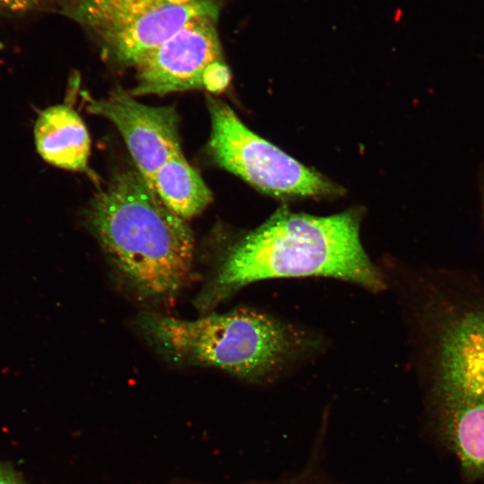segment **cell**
Wrapping results in <instances>:
<instances>
[{"instance_id":"1","label":"cell","mask_w":484,"mask_h":484,"mask_svg":"<svg viewBox=\"0 0 484 484\" xmlns=\"http://www.w3.org/2000/svg\"><path fill=\"white\" fill-rule=\"evenodd\" d=\"M359 226L355 211L319 217L281 208L222 250L194 304L209 312L251 283L278 278L331 277L383 290L385 282L361 244Z\"/></svg>"},{"instance_id":"2","label":"cell","mask_w":484,"mask_h":484,"mask_svg":"<svg viewBox=\"0 0 484 484\" xmlns=\"http://www.w3.org/2000/svg\"><path fill=\"white\" fill-rule=\"evenodd\" d=\"M86 220L120 273L139 294L167 298L186 283L194 239L138 170L114 175L86 211Z\"/></svg>"},{"instance_id":"3","label":"cell","mask_w":484,"mask_h":484,"mask_svg":"<svg viewBox=\"0 0 484 484\" xmlns=\"http://www.w3.org/2000/svg\"><path fill=\"white\" fill-rule=\"evenodd\" d=\"M136 323L169 361L216 367L256 384L276 379L317 347L304 329L246 307L195 320L143 312Z\"/></svg>"},{"instance_id":"4","label":"cell","mask_w":484,"mask_h":484,"mask_svg":"<svg viewBox=\"0 0 484 484\" xmlns=\"http://www.w3.org/2000/svg\"><path fill=\"white\" fill-rule=\"evenodd\" d=\"M62 13L101 42L120 64L134 66L192 21L218 17L216 0H65Z\"/></svg>"},{"instance_id":"5","label":"cell","mask_w":484,"mask_h":484,"mask_svg":"<svg viewBox=\"0 0 484 484\" xmlns=\"http://www.w3.org/2000/svg\"><path fill=\"white\" fill-rule=\"evenodd\" d=\"M209 152L220 168L277 196H328L341 189L248 129L225 102L207 97Z\"/></svg>"},{"instance_id":"6","label":"cell","mask_w":484,"mask_h":484,"mask_svg":"<svg viewBox=\"0 0 484 484\" xmlns=\"http://www.w3.org/2000/svg\"><path fill=\"white\" fill-rule=\"evenodd\" d=\"M218 17L197 18L145 55L134 67V96L165 95L203 88V75L212 63L222 60L216 29Z\"/></svg>"},{"instance_id":"7","label":"cell","mask_w":484,"mask_h":484,"mask_svg":"<svg viewBox=\"0 0 484 484\" xmlns=\"http://www.w3.org/2000/svg\"><path fill=\"white\" fill-rule=\"evenodd\" d=\"M87 110L117 127L151 188L157 170L169 158L182 153L178 116L173 106H147L118 88L106 98L90 100Z\"/></svg>"},{"instance_id":"8","label":"cell","mask_w":484,"mask_h":484,"mask_svg":"<svg viewBox=\"0 0 484 484\" xmlns=\"http://www.w3.org/2000/svg\"><path fill=\"white\" fill-rule=\"evenodd\" d=\"M38 152L48 163L60 169L89 172L91 139L78 113L67 105L42 110L34 125Z\"/></svg>"},{"instance_id":"9","label":"cell","mask_w":484,"mask_h":484,"mask_svg":"<svg viewBox=\"0 0 484 484\" xmlns=\"http://www.w3.org/2000/svg\"><path fill=\"white\" fill-rule=\"evenodd\" d=\"M445 441L470 477H484V401L436 399Z\"/></svg>"},{"instance_id":"10","label":"cell","mask_w":484,"mask_h":484,"mask_svg":"<svg viewBox=\"0 0 484 484\" xmlns=\"http://www.w3.org/2000/svg\"><path fill=\"white\" fill-rule=\"evenodd\" d=\"M151 188L169 210L186 220L212 200L211 190L183 153L172 156L157 170Z\"/></svg>"},{"instance_id":"11","label":"cell","mask_w":484,"mask_h":484,"mask_svg":"<svg viewBox=\"0 0 484 484\" xmlns=\"http://www.w3.org/2000/svg\"><path fill=\"white\" fill-rule=\"evenodd\" d=\"M231 80L230 71L225 62L218 60L211 64L203 75V88L212 93H220L227 89Z\"/></svg>"},{"instance_id":"12","label":"cell","mask_w":484,"mask_h":484,"mask_svg":"<svg viewBox=\"0 0 484 484\" xmlns=\"http://www.w3.org/2000/svg\"><path fill=\"white\" fill-rule=\"evenodd\" d=\"M0 484H30L10 463L0 458Z\"/></svg>"},{"instance_id":"13","label":"cell","mask_w":484,"mask_h":484,"mask_svg":"<svg viewBox=\"0 0 484 484\" xmlns=\"http://www.w3.org/2000/svg\"><path fill=\"white\" fill-rule=\"evenodd\" d=\"M42 0H0V12L24 13L35 8Z\"/></svg>"},{"instance_id":"14","label":"cell","mask_w":484,"mask_h":484,"mask_svg":"<svg viewBox=\"0 0 484 484\" xmlns=\"http://www.w3.org/2000/svg\"><path fill=\"white\" fill-rule=\"evenodd\" d=\"M483 202H484V189H483Z\"/></svg>"},{"instance_id":"15","label":"cell","mask_w":484,"mask_h":484,"mask_svg":"<svg viewBox=\"0 0 484 484\" xmlns=\"http://www.w3.org/2000/svg\"><path fill=\"white\" fill-rule=\"evenodd\" d=\"M2 48V44L0 43V48Z\"/></svg>"}]
</instances>
